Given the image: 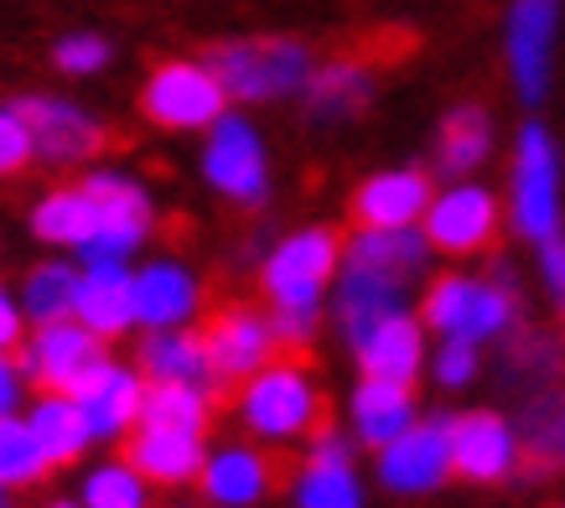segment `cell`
Instances as JSON below:
<instances>
[{"label": "cell", "instance_id": "6da1fadb", "mask_svg": "<svg viewBox=\"0 0 565 508\" xmlns=\"http://www.w3.org/2000/svg\"><path fill=\"white\" fill-rule=\"evenodd\" d=\"M338 265H343V234L327 223H301L291 234L270 239V250L259 254L255 286L259 306L270 311L280 353H307L317 342Z\"/></svg>", "mask_w": 565, "mask_h": 508}, {"label": "cell", "instance_id": "7a4b0ae2", "mask_svg": "<svg viewBox=\"0 0 565 508\" xmlns=\"http://www.w3.org/2000/svg\"><path fill=\"white\" fill-rule=\"evenodd\" d=\"M426 332L436 338H457L472 348H493L503 332H514L530 311H524V290L509 260H493L488 271H441L426 275V296L415 311Z\"/></svg>", "mask_w": 565, "mask_h": 508}, {"label": "cell", "instance_id": "3957f363", "mask_svg": "<svg viewBox=\"0 0 565 508\" xmlns=\"http://www.w3.org/2000/svg\"><path fill=\"white\" fill-rule=\"evenodd\" d=\"M234 421L259 446H296L327 421V394L307 353H280L234 384Z\"/></svg>", "mask_w": 565, "mask_h": 508}, {"label": "cell", "instance_id": "277c9868", "mask_svg": "<svg viewBox=\"0 0 565 508\" xmlns=\"http://www.w3.org/2000/svg\"><path fill=\"white\" fill-rule=\"evenodd\" d=\"M228 104H286L307 88L317 52L301 36H223L203 52Z\"/></svg>", "mask_w": 565, "mask_h": 508}, {"label": "cell", "instance_id": "5b68a950", "mask_svg": "<svg viewBox=\"0 0 565 508\" xmlns=\"http://www.w3.org/2000/svg\"><path fill=\"white\" fill-rule=\"evenodd\" d=\"M503 219L530 250L565 234V171L545 119H524L509 151V208Z\"/></svg>", "mask_w": 565, "mask_h": 508}, {"label": "cell", "instance_id": "8992f818", "mask_svg": "<svg viewBox=\"0 0 565 508\" xmlns=\"http://www.w3.org/2000/svg\"><path fill=\"white\" fill-rule=\"evenodd\" d=\"M84 192L94 203V239L78 265L88 260H130L136 250H146V239L156 234V198L146 192V182H136L130 171L115 167H88Z\"/></svg>", "mask_w": 565, "mask_h": 508}, {"label": "cell", "instance_id": "52a82bcc", "mask_svg": "<svg viewBox=\"0 0 565 508\" xmlns=\"http://www.w3.org/2000/svg\"><path fill=\"white\" fill-rule=\"evenodd\" d=\"M420 234H426L430 254H446V260H478L498 244L503 234V203H498L493 187L472 182V177H457L430 192L426 213H420Z\"/></svg>", "mask_w": 565, "mask_h": 508}, {"label": "cell", "instance_id": "ba28073f", "mask_svg": "<svg viewBox=\"0 0 565 508\" xmlns=\"http://www.w3.org/2000/svg\"><path fill=\"white\" fill-rule=\"evenodd\" d=\"M203 177L207 187L228 198L234 208H265L270 203V151L259 125L239 109H223L203 130Z\"/></svg>", "mask_w": 565, "mask_h": 508}, {"label": "cell", "instance_id": "9c48e42d", "mask_svg": "<svg viewBox=\"0 0 565 508\" xmlns=\"http://www.w3.org/2000/svg\"><path fill=\"white\" fill-rule=\"evenodd\" d=\"M223 109H228V94L203 57H161L140 84V115L156 130L192 136V130H207Z\"/></svg>", "mask_w": 565, "mask_h": 508}, {"label": "cell", "instance_id": "30bf717a", "mask_svg": "<svg viewBox=\"0 0 565 508\" xmlns=\"http://www.w3.org/2000/svg\"><path fill=\"white\" fill-rule=\"evenodd\" d=\"M379 488L394 498H426L451 483V410L415 415L390 446L374 452Z\"/></svg>", "mask_w": 565, "mask_h": 508}, {"label": "cell", "instance_id": "8fae6325", "mask_svg": "<svg viewBox=\"0 0 565 508\" xmlns=\"http://www.w3.org/2000/svg\"><path fill=\"white\" fill-rule=\"evenodd\" d=\"M21 115L32 125V146L42 167H99V156L115 146L109 119L84 109L63 94H21Z\"/></svg>", "mask_w": 565, "mask_h": 508}, {"label": "cell", "instance_id": "7c38bea8", "mask_svg": "<svg viewBox=\"0 0 565 508\" xmlns=\"http://www.w3.org/2000/svg\"><path fill=\"white\" fill-rule=\"evenodd\" d=\"M203 348H207V369H213V384L234 390L249 373H259L270 358H280V342H275L270 311L255 301H223L203 317Z\"/></svg>", "mask_w": 565, "mask_h": 508}, {"label": "cell", "instance_id": "4fadbf2b", "mask_svg": "<svg viewBox=\"0 0 565 508\" xmlns=\"http://www.w3.org/2000/svg\"><path fill=\"white\" fill-rule=\"evenodd\" d=\"M555 36H561V0H514L503 17V68L524 109H540L555 73Z\"/></svg>", "mask_w": 565, "mask_h": 508}, {"label": "cell", "instance_id": "5bb4252c", "mask_svg": "<svg viewBox=\"0 0 565 508\" xmlns=\"http://www.w3.org/2000/svg\"><path fill=\"white\" fill-rule=\"evenodd\" d=\"M451 477L498 488V483H519V431L509 410L478 405V410H451Z\"/></svg>", "mask_w": 565, "mask_h": 508}, {"label": "cell", "instance_id": "9a60e30c", "mask_svg": "<svg viewBox=\"0 0 565 508\" xmlns=\"http://www.w3.org/2000/svg\"><path fill=\"white\" fill-rule=\"evenodd\" d=\"M99 358H104V342L68 317V322L26 327V338H21V348H17V369L36 394H73L78 379H84Z\"/></svg>", "mask_w": 565, "mask_h": 508}, {"label": "cell", "instance_id": "2e32d148", "mask_svg": "<svg viewBox=\"0 0 565 508\" xmlns=\"http://www.w3.org/2000/svg\"><path fill=\"white\" fill-rule=\"evenodd\" d=\"M379 63L374 52H338V57H317V68H311L307 88L296 94L301 99V119L327 130V125H348V119H359L379 94Z\"/></svg>", "mask_w": 565, "mask_h": 508}, {"label": "cell", "instance_id": "e0dca14e", "mask_svg": "<svg viewBox=\"0 0 565 508\" xmlns=\"http://www.w3.org/2000/svg\"><path fill=\"white\" fill-rule=\"evenodd\" d=\"M411 281H399L390 271H374V265H359V260H343L338 275H332V290H327V317L338 327L343 348L379 327L394 311H411Z\"/></svg>", "mask_w": 565, "mask_h": 508}, {"label": "cell", "instance_id": "ac0fdd59", "mask_svg": "<svg viewBox=\"0 0 565 508\" xmlns=\"http://www.w3.org/2000/svg\"><path fill=\"white\" fill-rule=\"evenodd\" d=\"M130 296H136V332H177L198 327L203 317V281L188 260L156 254L140 271H130Z\"/></svg>", "mask_w": 565, "mask_h": 508}, {"label": "cell", "instance_id": "d6986e66", "mask_svg": "<svg viewBox=\"0 0 565 508\" xmlns=\"http://www.w3.org/2000/svg\"><path fill=\"white\" fill-rule=\"evenodd\" d=\"M280 457L259 441H223L203 457V473H198V493H203L207 508H255L265 504L275 488H280Z\"/></svg>", "mask_w": 565, "mask_h": 508}, {"label": "cell", "instance_id": "ffe728a7", "mask_svg": "<svg viewBox=\"0 0 565 508\" xmlns=\"http://www.w3.org/2000/svg\"><path fill=\"white\" fill-rule=\"evenodd\" d=\"M140 400H146L140 369L125 363V358H109V353H104L99 363L78 379V390H73V405L84 410L94 446H120L140 421Z\"/></svg>", "mask_w": 565, "mask_h": 508}, {"label": "cell", "instance_id": "44dd1931", "mask_svg": "<svg viewBox=\"0 0 565 508\" xmlns=\"http://www.w3.org/2000/svg\"><path fill=\"white\" fill-rule=\"evenodd\" d=\"M509 421L519 431V477L524 483L565 477V379L514 400Z\"/></svg>", "mask_w": 565, "mask_h": 508}, {"label": "cell", "instance_id": "7402d4cb", "mask_svg": "<svg viewBox=\"0 0 565 508\" xmlns=\"http://www.w3.org/2000/svg\"><path fill=\"white\" fill-rule=\"evenodd\" d=\"M493 348H498L493 379L509 400H524V394L565 379V332L561 327H540L524 317V322H519L514 332H503Z\"/></svg>", "mask_w": 565, "mask_h": 508}, {"label": "cell", "instance_id": "603a6c76", "mask_svg": "<svg viewBox=\"0 0 565 508\" xmlns=\"http://www.w3.org/2000/svg\"><path fill=\"white\" fill-rule=\"evenodd\" d=\"M430 192H436V182H430L426 167L374 171V177H363L353 187V203H348L353 229H415L430 203Z\"/></svg>", "mask_w": 565, "mask_h": 508}, {"label": "cell", "instance_id": "cb8c5ba5", "mask_svg": "<svg viewBox=\"0 0 565 508\" xmlns=\"http://www.w3.org/2000/svg\"><path fill=\"white\" fill-rule=\"evenodd\" d=\"M353 363H359V373H369V379H394V384H415L420 373H426V353H430V332L426 322L411 311H394V317H384L379 327H369L353 348Z\"/></svg>", "mask_w": 565, "mask_h": 508}, {"label": "cell", "instance_id": "d4e9b609", "mask_svg": "<svg viewBox=\"0 0 565 508\" xmlns=\"http://www.w3.org/2000/svg\"><path fill=\"white\" fill-rule=\"evenodd\" d=\"M73 322L88 327L99 342L136 332V296H130V260H88L78 271Z\"/></svg>", "mask_w": 565, "mask_h": 508}, {"label": "cell", "instance_id": "484cf974", "mask_svg": "<svg viewBox=\"0 0 565 508\" xmlns=\"http://www.w3.org/2000/svg\"><path fill=\"white\" fill-rule=\"evenodd\" d=\"M207 457L203 431H172V425H136L125 436V462L136 467L151 488H188L198 483Z\"/></svg>", "mask_w": 565, "mask_h": 508}, {"label": "cell", "instance_id": "4316f807", "mask_svg": "<svg viewBox=\"0 0 565 508\" xmlns=\"http://www.w3.org/2000/svg\"><path fill=\"white\" fill-rule=\"evenodd\" d=\"M415 415H420L415 384H394V379H369V373H359V384L348 394V436H353V446H363V452L390 446Z\"/></svg>", "mask_w": 565, "mask_h": 508}, {"label": "cell", "instance_id": "83f0119b", "mask_svg": "<svg viewBox=\"0 0 565 508\" xmlns=\"http://www.w3.org/2000/svg\"><path fill=\"white\" fill-rule=\"evenodd\" d=\"M498 146V130H493V109L478 99H462L451 104L436 125V171L446 182L457 177H472L478 167H488V156Z\"/></svg>", "mask_w": 565, "mask_h": 508}, {"label": "cell", "instance_id": "f1b7e54d", "mask_svg": "<svg viewBox=\"0 0 565 508\" xmlns=\"http://www.w3.org/2000/svg\"><path fill=\"white\" fill-rule=\"evenodd\" d=\"M136 369L146 384H198L213 390V369H207V348L198 327H177V332H140L136 342Z\"/></svg>", "mask_w": 565, "mask_h": 508}, {"label": "cell", "instance_id": "f546056e", "mask_svg": "<svg viewBox=\"0 0 565 508\" xmlns=\"http://www.w3.org/2000/svg\"><path fill=\"white\" fill-rule=\"evenodd\" d=\"M343 260H359V265L411 281V286H426L436 254H430L426 234L415 223V229H353V234H343Z\"/></svg>", "mask_w": 565, "mask_h": 508}, {"label": "cell", "instance_id": "4dcf8cb0", "mask_svg": "<svg viewBox=\"0 0 565 508\" xmlns=\"http://www.w3.org/2000/svg\"><path fill=\"white\" fill-rule=\"evenodd\" d=\"M32 234L47 250H68L73 260H84L88 239H94V203H88L84 182H63L47 187L32 208Z\"/></svg>", "mask_w": 565, "mask_h": 508}, {"label": "cell", "instance_id": "1f68e13d", "mask_svg": "<svg viewBox=\"0 0 565 508\" xmlns=\"http://www.w3.org/2000/svg\"><path fill=\"white\" fill-rule=\"evenodd\" d=\"M21 415H26L36 446H42V457L52 467H73V462L88 457L94 436H88V421H84V410L73 405V394H36Z\"/></svg>", "mask_w": 565, "mask_h": 508}, {"label": "cell", "instance_id": "d6a6232c", "mask_svg": "<svg viewBox=\"0 0 565 508\" xmlns=\"http://www.w3.org/2000/svg\"><path fill=\"white\" fill-rule=\"evenodd\" d=\"M78 260L68 254H47V260H36L32 271L21 275L17 286V306L26 327H47V322H68L73 317V296H78Z\"/></svg>", "mask_w": 565, "mask_h": 508}, {"label": "cell", "instance_id": "836d02e7", "mask_svg": "<svg viewBox=\"0 0 565 508\" xmlns=\"http://www.w3.org/2000/svg\"><path fill=\"white\" fill-rule=\"evenodd\" d=\"M291 504L296 508H363V477L353 462H301L291 477Z\"/></svg>", "mask_w": 565, "mask_h": 508}, {"label": "cell", "instance_id": "e575fe53", "mask_svg": "<svg viewBox=\"0 0 565 508\" xmlns=\"http://www.w3.org/2000/svg\"><path fill=\"white\" fill-rule=\"evenodd\" d=\"M218 415V394L198 384H146L136 425H172V431H203Z\"/></svg>", "mask_w": 565, "mask_h": 508}, {"label": "cell", "instance_id": "d590c367", "mask_svg": "<svg viewBox=\"0 0 565 508\" xmlns=\"http://www.w3.org/2000/svg\"><path fill=\"white\" fill-rule=\"evenodd\" d=\"M84 508H156V488L125 457H104L78 477Z\"/></svg>", "mask_w": 565, "mask_h": 508}, {"label": "cell", "instance_id": "8d00e7d4", "mask_svg": "<svg viewBox=\"0 0 565 508\" xmlns=\"http://www.w3.org/2000/svg\"><path fill=\"white\" fill-rule=\"evenodd\" d=\"M52 473V462L42 457L26 415H0V488H36Z\"/></svg>", "mask_w": 565, "mask_h": 508}, {"label": "cell", "instance_id": "74e56055", "mask_svg": "<svg viewBox=\"0 0 565 508\" xmlns=\"http://www.w3.org/2000/svg\"><path fill=\"white\" fill-rule=\"evenodd\" d=\"M426 373H430V384H441V390H467V384H478V373H482V348L441 338L426 353Z\"/></svg>", "mask_w": 565, "mask_h": 508}, {"label": "cell", "instance_id": "f35d334b", "mask_svg": "<svg viewBox=\"0 0 565 508\" xmlns=\"http://www.w3.org/2000/svg\"><path fill=\"white\" fill-rule=\"evenodd\" d=\"M52 63L57 73H68V78H94L115 63V42L99 32H68L57 47H52Z\"/></svg>", "mask_w": 565, "mask_h": 508}, {"label": "cell", "instance_id": "ab89813d", "mask_svg": "<svg viewBox=\"0 0 565 508\" xmlns=\"http://www.w3.org/2000/svg\"><path fill=\"white\" fill-rule=\"evenodd\" d=\"M32 161H36L32 125H26L17 99H6L0 104V177H21Z\"/></svg>", "mask_w": 565, "mask_h": 508}, {"label": "cell", "instance_id": "60d3db41", "mask_svg": "<svg viewBox=\"0 0 565 508\" xmlns=\"http://www.w3.org/2000/svg\"><path fill=\"white\" fill-rule=\"evenodd\" d=\"M534 265H540V286H545L555 317L565 322V234L540 244V250H534Z\"/></svg>", "mask_w": 565, "mask_h": 508}, {"label": "cell", "instance_id": "b9f144b4", "mask_svg": "<svg viewBox=\"0 0 565 508\" xmlns=\"http://www.w3.org/2000/svg\"><path fill=\"white\" fill-rule=\"evenodd\" d=\"M21 338H26V317L17 306V290L0 286V353H17Z\"/></svg>", "mask_w": 565, "mask_h": 508}, {"label": "cell", "instance_id": "7bdbcfd3", "mask_svg": "<svg viewBox=\"0 0 565 508\" xmlns=\"http://www.w3.org/2000/svg\"><path fill=\"white\" fill-rule=\"evenodd\" d=\"M26 400V379L17 369V353H0V415H21Z\"/></svg>", "mask_w": 565, "mask_h": 508}, {"label": "cell", "instance_id": "ee69618b", "mask_svg": "<svg viewBox=\"0 0 565 508\" xmlns=\"http://www.w3.org/2000/svg\"><path fill=\"white\" fill-rule=\"evenodd\" d=\"M47 508H84V504H78V498H52Z\"/></svg>", "mask_w": 565, "mask_h": 508}, {"label": "cell", "instance_id": "f6af8a7d", "mask_svg": "<svg viewBox=\"0 0 565 508\" xmlns=\"http://www.w3.org/2000/svg\"><path fill=\"white\" fill-rule=\"evenodd\" d=\"M0 508H17V493L11 488H0Z\"/></svg>", "mask_w": 565, "mask_h": 508}, {"label": "cell", "instance_id": "bcb514c9", "mask_svg": "<svg viewBox=\"0 0 565 508\" xmlns=\"http://www.w3.org/2000/svg\"><path fill=\"white\" fill-rule=\"evenodd\" d=\"M177 508H192V504H177Z\"/></svg>", "mask_w": 565, "mask_h": 508}, {"label": "cell", "instance_id": "7dc6e473", "mask_svg": "<svg viewBox=\"0 0 565 508\" xmlns=\"http://www.w3.org/2000/svg\"><path fill=\"white\" fill-rule=\"evenodd\" d=\"M561 508H565V504H561Z\"/></svg>", "mask_w": 565, "mask_h": 508}]
</instances>
